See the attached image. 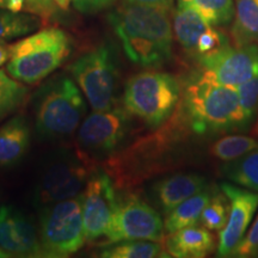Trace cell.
Returning a JSON list of instances; mask_svg holds the SVG:
<instances>
[{"label":"cell","instance_id":"cell-1","mask_svg":"<svg viewBox=\"0 0 258 258\" xmlns=\"http://www.w3.org/2000/svg\"><path fill=\"white\" fill-rule=\"evenodd\" d=\"M108 19L133 63L157 69L171 59L173 29L170 11L123 2Z\"/></svg>","mask_w":258,"mask_h":258},{"label":"cell","instance_id":"cell-2","mask_svg":"<svg viewBox=\"0 0 258 258\" xmlns=\"http://www.w3.org/2000/svg\"><path fill=\"white\" fill-rule=\"evenodd\" d=\"M86 102L66 74L48 80L34 96V117L37 134L46 140H62L82 124Z\"/></svg>","mask_w":258,"mask_h":258},{"label":"cell","instance_id":"cell-3","mask_svg":"<svg viewBox=\"0 0 258 258\" xmlns=\"http://www.w3.org/2000/svg\"><path fill=\"white\" fill-rule=\"evenodd\" d=\"M184 106L192 128L200 133L247 128L237 90L201 76L185 89Z\"/></svg>","mask_w":258,"mask_h":258},{"label":"cell","instance_id":"cell-4","mask_svg":"<svg viewBox=\"0 0 258 258\" xmlns=\"http://www.w3.org/2000/svg\"><path fill=\"white\" fill-rule=\"evenodd\" d=\"M70 53L71 40L62 29H42L11 44L6 71L12 78L35 85L55 72Z\"/></svg>","mask_w":258,"mask_h":258},{"label":"cell","instance_id":"cell-5","mask_svg":"<svg viewBox=\"0 0 258 258\" xmlns=\"http://www.w3.org/2000/svg\"><path fill=\"white\" fill-rule=\"evenodd\" d=\"M179 84L163 72H140L125 82L123 108L147 127L157 128L172 115L179 101Z\"/></svg>","mask_w":258,"mask_h":258},{"label":"cell","instance_id":"cell-6","mask_svg":"<svg viewBox=\"0 0 258 258\" xmlns=\"http://www.w3.org/2000/svg\"><path fill=\"white\" fill-rule=\"evenodd\" d=\"M40 240L46 257H69L82 249L86 238L80 195L40 209Z\"/></svg>","mask_w":258,"mask_h":258},{"label":"cell","instance_id":"cell-7","mask_svg":"<svg viewBox=\"0 0 258 258\" xmlns=\"http://www.w3.org/2000/svg\"><path fill=\"white\" fill-rule=\"evenodd\" d=\"M69 71L95 111L114 106L117 86V66L114 51L99 46L79 56Z\"/></svg>","mask_w":258,"mask_h":258},{"label":"cell","instance_id":"cell-8","mask_svg":"<svg viewBox=\"0 0 258 258\" xmlns=\"http://www.w3.org/2000/svg\"><path fill=\"white\" fill-rule=\"evenodd\" d=\"M82 153H62L50 159L42 170L35 188L37 208L79 196L92 173Z\"/></svg>","mask_w":258,"mask_h":258},{"label":"cell","instance_id":"cell-9","mask_svg":"<svg viewBox=\"0 0 258 258\" xmlns=\"http://www.w3.org/2000/svg\"><path fill=\"white\" fill-rule=\"evenodd\" d=\"M131 131V114L124 108L92 112L79 127L80 153L88 160L110 158L125 143Z\"/></svg>","mask_w":258,"mask_h":258},{"label":"cell","instance_id":"cell-10","mask_svg":"<svg viewBox=\"0 0 258 258\" xmlns=\"http://www.w3.org/2000/svg\"><path fill=\"white\" fill-rule=\"evenodd\" d=\"M164 221L160 214L135 194L117 195V203L112 217L106 243L115 244L125 240H164Z\"/></svg>","mask_w":258,"mask_h":258},{"label":"cell","instance_id":"cell-11","mask_svg":"<svg viewBox=\"0 0 258 258\" xmlns=\"http://www.w3.org/2000/svg\"><path fill=\"white\" fill-rule=\"evenodd\" d=\"M198 60L202 78L235 89L258 73V44L235 47L228 43Z\"/></svg>","mask_w":258,"mask_h":258},{"label":"cell","instance_id":"cell-12","mask_svg":"<svg viewBox=\"0 0 258 258\" xmlns=\"http://www.w3.org/2000/svg\"><path fill=\"white\" fill-rule=\"evenodd\" d=\"M115 188L109 173L97 172L90 176L80 194L86 241L91 243L108 235L117 203Z\"/></svg>","mask_w":258,"mask_h":258},{"label":"cell","instance_id":"cell-13","mask_svg":"<svg viewBox=\"0 0 258 258\" xmlns=\"http://www.w3.org/2000/svg\"><path fill=\"white\" fill-rule=\"evenodd\" d=\"M221 191L230 202L227 224L219 232L218 256L231 257L246 234L258 208V192L232 183H221Z\"/></svg>","mask_w":258,"mask_h":258},{"label":"cell","instance_id":"cell-14","mask_svg":"<svg viewBox=\"0 0 258 258\" xmlns=\"http://www.w3.org/2000/svg\"><path fill=\"white\" fill-rule=\"evenodd\" d=\"M0 249L10 257H46L35 227L12 206L0 207Z\"/></svg>","mask_w":258,"mask_h":258},{"label":"cell","instance_id":"cell-15","mask_svg":"<svg viewBox=\"0 0 258 258\" xmlns=\"http://www.w3.org/2000/svg\"><path fill=\"white\" fill-rule=\"evenodd\" d=\"M206 178L199 173H177L157 180L151 188V196L163 214L207 188Z\"/></svg>","mask_w":258,"mask_h":258},{"label":"cell","instance_id":"cell-16","mask_svg":"<svg viewBox=\"0 0 258 258\" xmlns=\"http://www.w3.org/2000/svg\"><path fill=\"white\" fill-rule=\"evenodd\" d=\"M31 129L24 116H12L0 125V169L16 166L29 151Z\"/></svg>","mask_w":258,"mask_h":258},{"label":"cell","instance_id":"cell-17","mask_svg":"<svg viewBox=\"0 0 258 258\" xmlns=\"http://www.w3.org/2000/svg\"><path fill=\"white\" fill-rule=\"evenodd\" d=\"M165 249L172 257L203 258L214 251L215 239L208 228L194 225L169 234Z\"/></svg>","mask_w":258,"mask_h":258},{"label":"cell","instance_id":"cell-18","mask_svg":"<svg viewBox=\"0 0 258 258\" xmlns=\"http://www.w3.org/2000/svg\"><path fill=\"white\" fill-rule=\"evenodd\" d=\"M212 28L191 4L178 3L173 12L172 29L177 42L185 51L196 55V47L202 34Z\"/></svg>","mask_w":258,"mask_h":258},{"label":"cell","instance_id":"cell-19","mask_svg":"<svg viewBox=\"0 0 258 258\" xmlns=\"http://www.w3.org/2000/svg\"><path fill=\"white\" fill-rule=\"evenodd\" d=\"M235 47L258 44V4L256 0H235V15L230 29Z\"/></svg>","mask_w":258,"mask_h":258},{"label":"cell","instance_id":"cell-20","mask_svg":"<svg viewBox=\"0 0 258 258\" xmlns=\"http://www.w3.org/2000/svg\"><path fill=\"white\" fill-rule=\"evenodd\" d=\"M211 198L212 192L206 188L196 195L185 200L170 213H167L165 220H164V228H165L166 233L171 234L173 232L200 222L203 209L207 206Z\"/></svg>","mask_w":258,"mask_h":258},{"label":"cell","instance_id":"cell-21","mask_svg":"<svg viewBox=\"0 0 258 258\" xmlns=\"http://www.w3.org/2000/svg\"><path fill=\"white\" fill-rule=\"evenodd\" d=\"M224 176L241 188L258 192V147L222 166Z\"/></svg>","mask_w":258,"mask_h":258},{"label":"cell","instance_id":"cell-22","mask_svg":"<svg viewBox=\"0 0 258 258\" xmlns=\"http://www.w3.org/2000/svg\"><path fill=\"white\" fill-rule=\"evenodd\" d=\"M42 23L38 16L0 9V43L27 36L36 31Z\"/></svg>","mask_w":258,"mask_h":258},{"label":"cell","instance_id":"cell-23","mask_svg":"<svg viewBox=\"0 0 258 258\" xmlns=\"http://www.w3.org/2000/svg\"><path fill=\"white\" fill-rule=\"evenodd\" d=\"M103 258H157L169 257L166 249L159 241L152 240H125L111 244V246L101 251Z\"/></svg>","mask_w":258,"mask_h":258},{"label":"cell","instance_id":"cell-24","mask_svg":"<svg viewBox=\"0 0 258 258\" xmlns=\"http://www.w3.org/2000/svg\"><path fill=\"white\" fill-rule=\"evenodd\" d=\"M29 89L19 80L12 78L8 71L0 70V122L24 104Z\"/></svg>","mask_w":258,"mask_h":258},{"label":"cell","instance_id":"cell-25","mask_svg":"<svg viewBox=\"0 0 258 258\" xmlns=\"http://www.w3.org/2000/svg\"><path fill=\"white\" fill-rule=\"evenodd\" d=\"M258 147V141L247 135H227L219 139L211 146V154L217 159L232 161L243 157Z\"/></svg>","mask_w":258,"mask_h":258},{"label":"cell","instance_id":"cell-26","mask_svg":"<svg viewBox=\"0 0 258 258\" xmlns=\"http://www.w3.org/2000/svg\"><path fill=\"white\" fill-rule=\"evenodd\" d=\"M190 4L211 27H226L235 15L234 0H192Z\"/></svg>","mask_w":258,"mask_h":258},{"label":"cell","instance_id":"cell-27","mask_svg":"<svg viewBox=\"0 0 258 258\" xmlns=\"http://www.w3.org/2000/svg\"><path fill=\"white\" fill-rule=\"evenodd\" d=\"M230 202L222 194H212V198L209 200L207 206L203 209L200 222L203 227L208 228L209 231L220 232L225 227L228 220L230 214Z\"/></svg>","mask_w":258,"mask_h":258},{"label":"cell","instance_id":"cell-28","mask_svg":"<svg viewBox=\"0 0 258 258\" xmlns=\"http://www.w3.org/2000/svg\"><path fill=\"white\" fill-rule=\"evenodd\" d=\"M235 90L239 96V102L245 121L249 125L253 121L258 111V73L247 82L237 86Z\"/></svg>","mask_w":258,"mask_h":258},{"label":"cell","instance_id":"cell-29","mask_svg":"<svg viewBox=\"0 0 258 258\" xmlns=\"http://www.w3.org/2000/svg\"><path fill=\"white\" fill-rule=\"evenodd\" d=\"M230 43V37L225 35L224 32L215 30V29L209 28L202 36L200 37L198 42V47H196V55L198 57L207 55V54L214 53L225 47L226 44Z\"/></svg>","mask_w":258,"mask_h":258},{"label":"cell","instance_id":"cell-30","mask_svg":"<svg viewBox=\"0 0 258 258\" xmlns=\"http://www.w3.org/2000/svg\"><path fill=\"white\" fill-rule=\"evenodd\" d=\"M258 253V215L256 220L251 226V228L246 232L243 240L235 247L231 257H256Z\"/></svg>","mask_w":258,"mask_h":258},{"label":"cell","instance_id":"cell-31","mask_svg":"<svg viewBox=\"0 0 258 258\" xmlns=\"http://www.w3.org/2000/svg\"><path fill=\"white\" fill-rule=\"evenodd\" d=\"M116 0H73L74 8L83 14H96L109 6H111Z\"/></svg>","mask_w":258,"mask_h":258},{"label":"cell","instance_id":"cell-32","mask_svg":"<svg viewBox=\"0 0 258 258\" xmlns=\"http://www.w3.org/2000/svg\"><path fill=\"white\" fill-rule=\"evenodd\" d=\"M123 2L131 3V4L152 6V8L167 10V11H171L173 6V0H123Z\"/></svg>","mask_w":258,"mask_h":258},{"label":"cell","instance_id":"cell-33","mask_svg":"<svg viewBox=\"0 0 258 258\" xmlns=\"http://www.w3.org/2000/svg\"><path fill=\"white\" fill-rule=\"evenodd\" d=\"M25 0H0V9L14 12H24Z\"/></svg>","mask_w":258,"mask_h":258},{"label":"cell","instance_id":"cell-34","mask_svg":"<svg viewBox=\"0 0 258 258\" xmlns=\"http://www.w3.org/2000/svg\"><path fill=\"white\" fill-rule=\"evenodd\" d=\"M11 56V44L0 43V66H3L5 62H8Z\"/></svg>","mask_w":258,"mask_h":258},{"label":"cell","instance_id":"cell-35","mask_svg":"<svg viewBox=\"0 0 258 258\" xmlns=\"http://www.w3.org/2000/svg\"><path fill=\"white\" fill-rule=\"evenodd\" d=\"M54 2L61 10H69L71 5V0H54Z\"/></svg>","mask_w":258,"mask_h":258},{"label":"cell","instance_id":"cell-36","mask_svg":"<svg viewBox=\"0 0 258 258\" xmlns=\"http://www.w3.org/2000/svg\"><path fill=\"white\" fill-rule=\"evenodd\" d=\"M8 257H10L9 254L6 253L4 250H2V249H0V258H8Z\"/></svg>","mask_w":258,"mask_h":258},{"label":"cell","instance_id":"cell-37","mask_svg":"<svg viewBox=\"0 0 258 258\" xmlns=\"http://www.w3.org/2000/svg\"><path fill=\"white\" fill-rule=\"evenodd\" d=\"M192 0H178V3H184V4H190Z\"/></svg>","mask_w":258,"mask_h":258},{"label":"cell","instance_id":"cell-38","mask_svg":"<svg viewBox=\"0 0 258 258\" xmlns=\"http://www.w3.org/2000/svg\"><path fill=\"white\" fill-rule=\"evenodd\" d=\"M256 134L258 135V118H257V124H256Z\"/></svg>","mask_w":258,"mask_h":258},{"label":"cell","instance_id":"cell-39","mask_svg":"<svg viewBox=\"0 0 258 258\" xmlns=\"http://www.w3.org/2000/svg\"><path fill=\"white\" fill-rule=\"evenodd\" d=\"M256 2H257V4H258V0H256Z\"/></svg>","mask_w":258,"mask_h":258},{"label":"cell","instance_id":"cell-40","mask_svg":"<svg viewBox=\"0 0 258 258\" xmlns=\"http://www.w3.org/2000/svg\"><path fill=\"white\" fill-rule=\"evenodd\" d=\"M257 257H258V253H257Z\"/></svg>","mask_w":258,"mask_h":258}]
</instances>
